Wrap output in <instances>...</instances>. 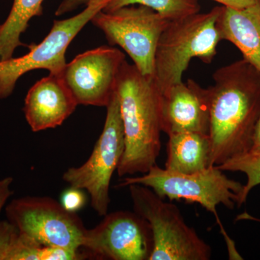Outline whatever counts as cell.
I'll return each instance as SVG.
<instances>
[{"instance_id": "cell-11", "label": "cell", "mask_w": 260, "mask_h": 260, "mask_svg": "<svg viewBox=\"0 0 260 260\" xmlns=\"http://www.w3.org/2000/svg\"><path fill=\"white\" fill-rule=\"evenodd\" d=\"M125 61L119 49L103 46L75 56L61 77L78 105L107 107Z\"/></svg>"}, {"instance_id": "cell-14", "label": "cell", "mask_w": 260, "mask_h": 260, "mask_svg": "<svg viewBox=\"0 0 260 260\" xmlns=\"http://www.w3.org/2000/svg\"><path fill=\"white\" fill-rule=\"evenodd\" d=\"M218 28L222 40L234 44L260 71V0L241 9L221 6Z\"/></svg>"}, {"instance_id": "cell-19", "label": "cell", "mask_w": 260, "mask_h": 260, "mask_svg": "<svg viewBox=\"0 0 260 260\" xmlns=\"http://www.w3.org/2000/svg\"><path fill=\"white\" fill-rule=\"evenodd\" d=\"M19 235L18 229L10 221H0V260H8Z\"/></svg>"}, {"instance_id": "cell-10", "label": "cell", "mask_w": 260, "mask_h": 260, "mask_svg": "<svg viewBox=\"0 0 260 260\" xmlns=\"http://www.w3.org/2000/svg\"><path fill=\"white\" fill-rule=\"evenodd\" d=\"M92 229H87L82 248L99 259L149 260L153 249L151 229L135 212L107 213Z\"/></svg>"}, {"instance_id": "cell-15", "label": "cell", "mask_w": 260, "mask_h": 260, "mask_svg": "<svg viewBox=\"0 0 260 260\" xmlns=\"http://www.w3.org/2000/svg\"><path fill=\"white\" fill-rule=\"evenodd\" d=\"M166 169L192 174L210 167L209 135L184 132L169 135Z\"/></svg>"}, {"instance_id": "cell-8", "label": "cell", "mask_w": 260, "mask_h": 260, "mask_svg": "<svg viewBox=\"0 0 260 260\" xmlns=\"http://www.w3.org/2000/svg\"><path fill=\"white\" fill-rule=\"evenodd\" d=\"M90 22L104 32L110 45L125 51L142 74L153 76L159 39L170 20L139 5L112 12L100 10Z\"/></svg>"}, {"instance_id": "cell-24", "label": "cell", "mask_w": 260, "mask_h": 260, "mask_svg": "<svg viewBox=\"0 0 260 260\" xmlns=\"http://www.w3.org/2000/svg\"><path fill=\"white\" fill-rule=\"evenodd\" d=\"M249 152L254 154H260V116L254 129L252 145Z\"/></svg>"}, {"instance_id": "cell-12", "label": "cell", "mask_w": 260, "mask_h": 260, "mask_svg": "<svg viewBox=\"0 0 260 260\" xmlns=\"http://www.w3.org/2000/svg\"><path fill=\"white\" fill-rule=\"evenodd\" d=\"M161 129L168 135L194 132L209 135L210 100L208 88L189 79L161 93Z\"/></svg>"}, {"instance_id": "cell-22", "label": "cell", "mask_w": 260, "mask_h": 260, "mask_svg": "<svg viewBox=\"0 0 260 260\" xmlns=\"http://www.w3.org/2000/svg\"><path fill=\"white\" fill-rule=\"evenodd\" d=\"M13 182V179L11 177L0 179V213L10 197L13 194V191L11 189Z\"/></svg>"}, {"instance_id": "cell-16", "label": "cell", "mask_w": 260, "mask_h": 260, "mask_svg": "<svg viewBox=\"0 0 260 260\" xmlns=\"http://www.w3.org/2000/svg\"><path fill=\"white\" fill-rule=\"evenodd\" d=\"M44 0H13V7L4 23L0 25V61L13 58L15 49L26 46L20 37L34 17L43 14Z\"/></svg>"}, {"instance_id": "cell-23", "label": "cell", "mask_w": 260, "mask_h": 260, "mask_svg": "<svg viewBox=\"0 0 260 260\" xmlns=\"http://www.w3.org/2000/svg\"><path fill=\"white\" fill-rule=\"evenodd\" d=\"M228 8L241 9L252 5L256 0H213Z\"/></svg>"}, {"instance_id": "cell-6", "label": "cell", "mask_w": 260, "mask_h": 260, "mask_svg": "<svg viewBox=\"0 0 260 260\" xmlns=\"http://www.w3.org/2000/svg\"><path fill=\"white\" fill-rule=\"evenodd\" d=\"M104 129L87 161L79 167H71L62 179L70 186L85 189L90 205L99 216L107 215L110 205V184L117 171L125 148L124 128L115 91L107 107Z\"/></svg>"}, {"instance_id": "cell-2", "label": "cell", "mask_w": 260, "mask_h": 260, "mask_svg": "<svg viewBox=\"0 0 260 260\" xmlns=\"http://www.w3.org/2000/svg\"><path fill=\"white\" fill-rule=\"evenodd\" d=\"M116 92L125 140L118 175L145 174L156 164L161 148V93L153 76L142 74L126 61L119 72Z\"/></svg>"}, {"instance_id": "cell-13", "label": "cell", "mask_w": 260, "mask_h": 260, "mask_svg": "<svg viewBox=\"0 0 260 260\" xmlns=\"http://www.w3.org/2000/svg\"><path fill=\"white\" fill-rule=\"evenodd\" d=\"M78 104L61 75H49L28 90L23 112L34 133L54 129L75 112Z\"/></svg>"}, {"instance_id": "cell-4", "label": "cell", "mask_w": 260, "mask_h": 260, "mask_svg": "<svg viewBox=\"0 0 260 260\" xmlns=\"http://www.w3.org/2000/svg\"><path fill=\"white\" fill-rule=\"evenodd\" d=\"M135 213L148 221L153 239L149 260H209L210 246L186 224L180 210L148 186H127Z\"/></svg>"}, {"instance_id": "cell-3", "label": "cell", "mask_w": 260, "mask_h": 260, "mask_svg": "<svg viewBox=\"0 0 260 260\" xmlns=\"http://www.w3.org/2000/svg\"><path fill=\"white\" fill-rule=\"evenodd\" d=\"M221 6L172 20L159 39L153 78L160 93L182 82L183 73L194 58L210 64L222 40L218 28Z\"/></svg>"}, {"instance_id": "cell-18", "label": "cell", "mask_w": 260, "mask_h": 260, "mask_svg": "<svg viewBox=\"0 0 260 260\" xmlns=\"http://www.w3.org/2000/svg\"><path fill=\"white\" fill-rule=\"evenodd\" d=\"M220 170L244 173L247 177L246 184L243 187L238 206L244 204L253 188L260 184V154L246 153L234 157L218 167Z\"/></svg>"}, {"instance_id": "cell-25", "label": "cell", "mask_w": 260, "mask_h": 260, "mask_svg": "<svg viewBox=\"0 0 260 260\" xmlns=\"http://www.w3.org/2000/svg\"><path fill=\"white\" fill-rule=\"evenodd\" d=\"M239 219H251V220L260 222L259 219L254 218V217L250 216V215H247V214H242V215H239V216H238V220Z\"/></svg>"}, {"instance_id": "cell-5", "label": "cell", "mask_w": 260, "mask_h": 260, "mask_svg": "<svg viewBox=\"0 0 260 260\" xmlns=\"http://www.w3.org/2000/svg\"><path fill=\"white\" fill-rule=\"evenodd\" d=\"M137 184L148 186L162 198L184 200L186 203H198L220 219L217 206L223 205L234 209L239 203L244 185L239 181L229 179L217 167H210L192 174H182L161 169L155 164L140 177H124L119 187Z\"/></svg>"}, {"instance_id": "cell-21", "label": "cell", "mask_w": 260, "mask_h": 260, "mask_svg": "<svg viewBox=\"0 0 260 260\" xmlns=\"http://www.w3.org/2000/svg\"><path fill=\"white\" fill-rule=\"evenodd\" d=\"M108 0H62L55 12L56 16H61L78 9L81 5H88L95 3H107Z\"/></svg>"}, {"instance_id": "cell-9", "label": "cell", "mask_w": 260, "mask_h": 260, "mask_svg": "<svg viewBox=\"0 0 260 260\" xmlns=\"http://www.w3.org/2000/svg\"><path fill=\"white\" fill-rule=\"evenodd\" d=\"M105 5L93 3L75 16L54 20L45 39L40 44L28 45L30 51L26 54L0 61V99L9 97L19 78L32 70H47L51 74L61 75L67 64L65 54L70 44Z\"/></svg>"}, {"instance_id": "cell-1", "label": "cell", "mask_w": 260, "mask_h": 260, "mask_svg": "<svg viewBox=\"0 0 260 260\" xmlns=\"http://www.w3.org/2000/svg\"><path fill=\"white\" fill-rule=\"evenodd\" d=\"M208 87L210 167L249 153L260 116V71L245 59L219 68Z\"/></svg>"}, {"instance_id": "cell-20", "label": "cell", "mask_w": 260, "mask_h": 260, "mask_svg": "<svg viewBox=\"0 0 260 260\" xmlns=\"http://www.w3.org/2000/svg\"><path fill=\"white\" fill-rule=\"evenodd\" d=\"M87 198L83 189L70 186L61 195V204L63 208L71 213H77L83 209L86 203Z\"/></svg>"}, {"instance_id": "cell-7", "label": "cell", "mask_w": 260, "mask_h": 260, "mask_svg": "<svg viewBox=\"0 0 260 260\" xmlns=\"http://www.w3.org/2000/svg\"><path fill=\"white\" fill-rule=\"evenodd\" d=\"M8 221L22 235L42 246L80 249L87 229L76 213L49 197H23L5 208Z\"/></svg>"}, {"instance_id": "cell-17", "label": "cell", "mask_w": 260, "mask_h": 260, "mask_svg": "<svg viewBox=\"0 0 260 260\" xmlns=\"http://www.w3.org/2000/svg\"><path fill=\"white\" fill-rule=\"evenodd\" d=\"M137 4L151 8L170 21L199 13L200 10L198 0H108L102 10L112 12Z\"/></svg>"}]
</instances>
